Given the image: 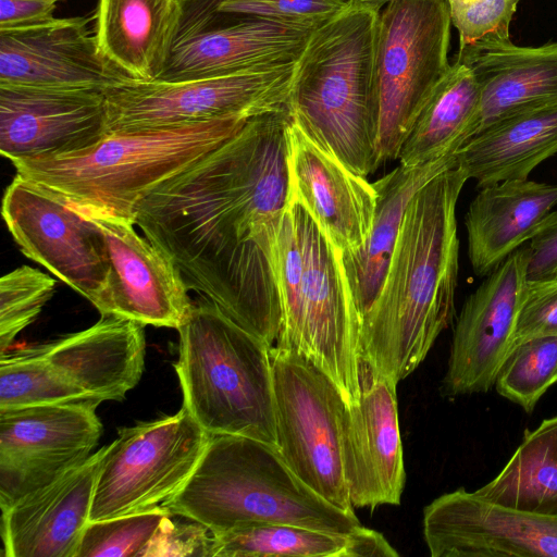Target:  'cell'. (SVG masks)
Here are the masks:
<instances>
[{
  "mask_svg": "<svg viewBox=\"0 0 557 557\" xmlns=\"http://www.w3.org/2000/svg\"><path fill=\"white\" fill-rule=\"evenodd\" d=\"M527 280H557V211L548 214L530 240Z\"/></svg>",
  "mask_w": 557,
  "mask_h": 557,
  "instance_id": "obj_39",
  "label": "cell"
},
{
  "mask_svg": "<svg viewBox=\"0 0 557 557\" xmlns=\"http://www.w3.org/2000/svg\"><path fill=\"white\" fill-rule=\"evenodd\" d=\"M106 122L104 91L0 85V152L11 162L88 148Z\"/></svg>",
  "mask_w": 557,
  "mask_h": 557,
  "instance_id": "obj_19",
  "label": "cell"
},
{
  "mask_svg": "<svg viewBox=\"0 0 557 557\" xmlns=\"http://www.w3.org/2000/svg\"><path fill=\"white\" fill-rule=\"evenodd\" d=\"M557 205V184L510 180L480 188L465 215L468 257L484 277L531 240Z\"/></svg>",
  "mask_w": 557,
  "mask_h": 557,
  "instance_id": "obj_25",
  "label": "cell"
},
{
  "mask_svg": "<svg viewBox=\"0 0 557 557\" xmlns=\"http://www.w3.org/2000/svg\"><path fill=\"white\" fill-rule=\"evenodd\" d=\"M212 533L194 520L176 521L168 513L158 525L141 557H211Z\"/></svg>",
  "mask_w": 557,
  "mask_h": 557,
  "instance_id": "obj_38",
  "label": "cell"
},
{
  "mask_svg": "<svg viewBox=\"0 0 557 557\" xmlns=\"http://www.w3.org/2000/svg\"><path fill=\"white\" fill-rule=\"evenodd\" d=\"M48 1L57 3L58 1H64V0H48Z\"/></svg>",
  "mask_w": 557,
  "mask_h": 557,
  "instance_id": "obj_42",
  "label": "cell"
},
{
  "mask_svg": "<svg viewBox=\"0 0 557 557\" xmlns=\"http://www.w3.org/2000/svg\"><path fill=\"white\" fill-rule=\"evenodd\" d=\"M528 247L496 267L468 296L458 315L441 392L446 397L487 393L515 346L527 286Z\"/></svg>",
  "mask_w": 557,
  "mask_h": 557,
  "instance_id": "obj_15",
  "label": "cell"
},
{
  "mask_svg": "<svg viewBox=\"0 0 557 557\" xmlns=\"http://www.w3.org/2000/svg\"><path fill=\"white\" fill-rule=\"evenodd\" d=\"M54 11L55 3L48 0H0V30L46 23Z\"/></svg>",
  "mask_w": 557,
  "mask_h": 557,
  "instance_id": "obj_40",
  "label": "cell"
},
{
  "mask_svg": "<svg viewBox=\"0 0 557 557\" xmlns=\"http://www.w3.org/2000/svg\"><path fill=\"white\" fill-rule=\"evenodd\" d=\"M55 281L38 269L22 265L0 280L1 354L29 325L52 297Z\"/></svg>",
  "mask_w": 557,
  "mask_h": 557,
  "instance_id": "obj_35",
  "label": "cell"
},
{
  "mask_svg": "<svg viewBox=\"0 0 557 557\" xmlns=\"http://www.w3.org/2000/svg\"><path fill=\"white\" fill-rule=\"evenodd\" d=\"M2 216L21 251L88 299L101 305L109 275L104 237L84 212L18 174L7 187Z\"/></svg>",
  "mask_w": 557,
  "mask_h": 557,
  "instance_id": "obj_12",
  "label": "cell"
},
{
  "mask_svg": "<svg viewBox=\"0 0 557 557\" xmlns=\"http://www.w3.org/2000/svg\"><path fill=\"white\" fill-rule=\"evenodd\" d=\"M296 63L175 82L129 79L104 91L107 134L252 117L285 108Z\"/></svg>",
  "mask_w": 557,
  "mask_h": 557,
  "instance_id": "obj_10",
  "label": "cell"
},
{
  "mask_svg": "<svg viewBox=\"0 0 557 557\" xmlns=\"http://www.w3.org/2000/svg\"><path fill=\"white\" fill-rule=\"evenodd\" d=\"M84 213L100 228L108 251L109 275L98 307L100 314H116L144 325L177 330L187 319L193 302L172 258L139 236L133 222Z\"/></svg>",
  "mask_w": 557,
  "mask_h": 557,
  "instance_id": "obj_18",
  "label": "cell"
},
{
  "mask_svg": "<svg viewBox=\"0 0 557 557\" xmlns=\"http://www.w3.org/2000/svg\"><path fill=\"white\" fill-rule=\"evenodd\" d=\"M474 492L503 506L557 516V414L525 430L499 473Z\"/></svg>",
  "mask_w": 557,
  "mask_h": 557,
  "instance_id": "obj_31",
  "label": "cell"
},
{
  "mask_svg": "<svg viewBox=\"0 0 557 557\" xmlns=\"http://www.w3.org/2000/svg\"><path fill=\"white\" fill-rule=\"evenodd\" d=\"M457 164V158L414 166L399 164L373 183L377 201L370 236L359 251L341 253L361 321L382 286L410 199L437 174Z\"/></svg>",
  "mask_w": 557,
  "mask_h": 557,
  "instance_id": "obj_28",
  "label": "cell"
},
{
  "mask_svg": "<svg viewBox=\"0 0 557 557\" xmlns=\"http://www.w3.org/2000/svg\"><path fill=\"white\" fill-rule=\"evenodd\" d=\"M290 197L309 213L343 255L367 243L377 194L366 180L315 145L293 121L288 126Z\"/></svg>",
  "mask_w": 557,
  "mask_h": 557,
  "instance_id": "obj_21",
  "label": "cell"
},
{
  "mask_svg": "<svg viewBox=\"0 0 557 557\" xmlns=\"http://www.w3.org/2000/svg\"><path fill=\"white\" fill-rule=\"evenodd\" d=\"M547 336H557V280L528 281L517 319L515 345Z\"/></svg>",
  "mask_w": 557,
  "mask_h": 557,
  "instance_id": "obj_37",
  "label": "cell"
},
{
  "mask_svg": "<svg viewBox=\"0 0 557 557\" xmlns=\"http://www.w3.org/2000/svg\"><path fill=\"white\" fill-rule=\"evenodd\" d=\"M107 449L1 511L7 557H76Z\"/></svg>",
  "mask_w": 557,
  "mask_h": 557,
  "instance_id": "obj_22",
  "label": "cell"
},
{
  "mask_svg": "<svg viewBox=\"0 0 557 557\" xmlns=\"http://www.w3.org/2000/svg\"><path fill=\"white\" fill-rule=\"evenodd\" d=\"M479 106L478 81L454 58L404 140L399 164L414 166L457 158L474 136Z\"/></svg>",
  "mask_w": 557,
  "mask_h": 557,
  "instance_id": "obj_29",
  "label": "cell"
},
{
  "mask_svg": "<svg viewBox=\"0 0 557 557\" xmlns=\"http://www.w3.org/2000/svg\"><path fill=\"white\" fill-rule=\"evenodd\" d=\"M42 356L90 397L122 401L145 366V325L103 314L90 327L38 346Z\"/></svg>",
  "mask_w": 557,
  "mask_h": 557,
  "instance_id": "obj_24",
  "label": "cell"
},
{
  "mask_svg": "<svg viewBox=\"0 0 557 557\" xmlns=\"http://www.w3.org/2000/svg\"><path fill=\"white\" fill-rule=\"evenodd\" d=\"M288 107L252 116L219 147L161 183L135 225L189 289L272 347L281 326L277 236L290 188Z\"/></svg>",
  "mask_w": 557,
  "mask_h": 557,
  "instance_id": "obj_1",
  "label": "cell"
},
{
  "mask_svg": "<svg viewBox=\"0 0 557 557\" xmlns=\"http://www.w3.org/2000/svg\"><path fill=\"white\" fill-rule=\"evenodd\" d=\"M396 557L387 540L363 525L332 532L281 523H263L212 534L211 557Z\"/></svg>",
  "mask_w": 557,
  "mask_h": 557,
  "instance_id": "obj_30",
  "label": "cell"
},
{
  "mask_svg": "<svg viewBox=\"0 0 557 557\" xmlns=\"http://www.w3.org/2000/svg\"><path fill=\"white\" fill-rule=\"evenodd\" d=\"M396 385L360 357L359 399L345 406L342 426L343 469L354 508L400 504L406 472Z\"/></svg>",
  "mask_w": 557,
  "mask_h": 557,
  "instance_id": "obj_17",
  "label": "cell"
},
{
  "mask_svg": "<svg viewBox=\"0 0 557 557\" xmlns=\"http://www.w3.org/2000/svg\"><path fill=\"white\" fill-rule=\"evenodd\" d=\"M181 18L180 0H98L94 35L100 53L133 81H158Z\"/></svg>",
  "mask_w": 557,
  "mask_h": 557,
  "instance_id": "obj_26",
  "label": "cell"
},
{
  "mask_svg": "<svg viewBox=\"0 0 557 557\" xmlns=\"http://www.w3.org/2000/svg\"><path fill=\"white\" fill-rule=\"evenodd\" d=\"M557 383V336L521 342L511 349L496 381L497 393L531 413Z\"/></svg>",
  "mask_w": 557,
  "mask_h": 557,
  "instance_id": "obj_33",
  "label": "cell"
},
{
  "mask_svg": "<svg viewBox=\"0 0 557 557\" xmlns=\"http://www.w3.org/2000/svg\"><path fill=\"white\" fill-rule=\"evenodd\" d=\"M168 513L166 508L159 506L144 512L89 521L76 557H141Z\"/></svg>",
  "mask_w": 557,
  "mask_h": 557,
  "instance_id": "obj_34",
  "label": "cell"
},
{
  "mask_svg": "<svg viewBox=\"0 0 557 557\" xmlns=\"http://www.w3.org/2000/svg\"><path fill=\"white\" fill-rule=\"evenodd\" d=\"M480 86L474 136L519 111L557 101V41L520 47L509 36H485L459 47Z\"/></svg>",
  "mask_w": 557,
  "mask_h": 557,
  "instance_id": "obj_23",
  "label": "cell"
},
{
  "mask_svg": "<svg viewBox=\"0 0 557 557\" xmlns=\"http://www.w3.org/2000/svg\"><path fill=\"white\" fill-rule=\"evenodd\" d=\"M161 506L212 534L263 523L345 533L362 527L305 484L275 446L231 434L211 435L186 483Z\"/></svg>",
  "mask_w": 557,
  "mask_h": 557,
  "instance_id": "obj_5",
  "label": "cell"
},
{
  "mask_svg": "<svg viewBox=\"0 0 557 557\" xmlns=\"http://www.w3.org/2000/svg\"><path fill=\"white\" fill-rule=\"evenodd\" d=\"M469 180L459 164L410 199L376 298L361 321V356L398 383L424 360L455 315L456 208Z\"/></svg>",
  "mask_w": 557,
  "mask_h": 557,
  "instance_id": "obj_2",
  "label": "cell"
},
{
  "mask_svg": "<svg viewBox=\"0 0 557 557\" xmlns=\"http://www.w3.org/2000/svg\"><path fill=\"white\" fill-rule=\"evenodd\" d=\"M98 401L0 409V508L50 484L84 462L102 424Z\"/></svg>",
  "mask_w": 557,
  "mask_h": 557,
  "instance_id": "obj_14",
  "label": "cell"
},
{
  "mask_svg": "<svg viewBox=\"0 0 557 557\" xmlns=\"http://www.w3.org/2000/svg\"><path fill=\"white\" fill-rule=\"evenodd\" d=\"M276 448L290 470L323 499L349 513L342 426L345 399L335 383L301 354L270 347Z\"/></svg>",
  "mask_w": 557,
  "mask_h": 557,
  "instance_id": "obj_9",
  "label": "cell"
},
{
  "mask_svg": "<svg viewBox=\"0 0 557 557\" xmlns=\"http://www.w3.org/2000/svg\"><path fill=\"white\" fill-rule=\"evenodd\" d=\"M450 27L446 0H393L381 10L376 48L380 164L398 159L413 123L447 73Z\"/></svg>",
  "mask_w": 557,
  "mask_h": 557,
  "instance_id": "obj_8",
  "label": "cell"
},
{
  "mask_svg": "<svg viewBox=\"0 0 557 557\" xmlns=\"http://www.w3.org/2000/svg\"><path fill=\"white\" fill-rule=\"evenodd\" d=\"M459 47L488 35L509 36V26L520 0H446Z\"/></svg>",
  "mask_w": 557,
  "mask_h": 557,
  "instance_id": "obj_36",
  "label": "cell"
},
{
  "mask_svg": "<svg viewBox=\"0 0 557 557\" xmlns=\"http://www.w3.org/2000/svg\"><path fill=\"white\" fill-rule=\"evenodd\" d=\"M250 117L228 116L177 127L110 133L66 154L12 161L16 174L76 209L135 224L140 201L236 134Z\"/></svg>",
  "mask_w": 557,
  "mask_h": 557,
  "instance_id": "obj_4",
  "label": "cell"
},
{
  "mask_svg": "<svg viewBox=\"0 0 557 557\" xmlns=\"http://www.w3.org/2000/svg\"><path fill=\"white\" fill-rule=\"evenodd\" d=\"M88 23L54 17L0 30V85L106 91L132 79L100 53Z\"/></svg>",
  "mask_w": 557,
  "mask_h": 557,
  "instance_id": "obj_20",
  "label": "cell"
},
{
  "mask_svg": "<svg viewBox=\"0 0 557 557\" xmlns=\"http://www.w3.org/2000/svg\"><path fill=\"white\" fill-rule=\"evenodd\" d=\"M210 437L184 405L174 414L120 428L100 466L89 521L161 506L186 483Z\"/></svg>",
  "mask_w": 557,
  "mask_h": 557,
  "instance_id": "obj_11",
  "label": "cell"
},
{
  "mask_svg": "<svg viewBox=\"0 0 557 557\" xmlns=\"http://www.w3.org/2000/svg\"><path fill=\"white\" fill-rule=\"evenodd\" d=\"M177 331L174 369L195 420L210 435L247 436L276 447L270 347L203 296Z\"/></svg>",
  "mask_w": 557,
  "mask_h": 557,
  "instance_id": "obj_6",
  "label": "cell"
},
{
  "mask_svg": "<svg viewBox=\"0 0 557 557\" xmlns=\"http://www.w3.org/2000/svg\"><path fill=\"white\" fill-rule=\"evenodd\" d=\"M302 259L299 298L281 324L274 345L290 348L322 370L346 405L359 399L361 317L352 298L341 252L304 207L289 196Z\"/></svg>",
  "mask_w": 557,
  "mask_h": 557,
  "instance_id": "obj_7",
  "label": "cell"
},
{
  "mask_svg": "<svg viewBox=\"0 0 557 557\" xmlns=\"http://www.w3.org/2000/svg\"><path fill=\"white\" fill-rule=\"evenodd\" d=\"M557 153V101L508 115L475 136L459 151L458 164L479 188L527 180Z\"/></svg>",
  "mask_w": 557,
  "mask_h": 557,
  "instance_id": "obj_27",
  "label": "cell"
},
{
  "mask_svg": "<svg viewBox=\"0 0 557 557\" xmlns=\"http://www.w3.org/2000/svg\"><path fill=\"white\" fill-rule=\"evenodd\" d=\"M79 401L101 403L55 369L38 346L1 354L0 409Z\"/></svg>",
  "mask_w": 557,
  "mask_h": 557,
  "instance_id": "obj_32",
  "label": "cell"
},
{
  "mask_svg": "<svg viewBox=\"0 0 557 557\" xmlns=\"http://www.w3.org/2000/svg\"><path fill=\"white\" fill-rule=\"evenodd\" d=\"M181 1L176 37L158 81L175 82L296 63L314 28Z\"/></svg>",
  "mask_w": 557,
  "mask_h": 557,
  "instance_id": "obj_13",
  "label": "cell"
},
{
  "mask_svg": "<svg viewBox=\"0 0 557 557\" xmlns=\"http://www.w3.org/2000/svg\"><path fill=\"white\" fill-rule=\"evenodd\" d=\"M432 557H557V516L493 503L463 487L423 509Z\"/></svg>",
  "mask_w": 557,
  "mask_h": 557,
  "instance_id": "obj_16",
  "label": "cell"
},
{
  "mask_svg": "<svg viewBox=\"0 0 557 557\" xmlns=\"http://www.w3.org/2000/svg\"><path fill=\"white\" fill-rule=\"evenodd\" d=\"M380 12L348 3L317 26L296 63L287 102L315 145L364 177L381 165Z\"/></svg>",
  "mask_w": 557,
  "mask_h": 557,
  "instance_id": "obj_3",
  "label": "cell"
},
{
  "mask_svg": "<svg viewBox=\"0 0 557 557\" xmlns=\"http://www.w3.org/2000/svg\"><path fill=\"white\" fill-rule=\"evenodd\" d=\"M344 3H358V4H366L370 7H374L379 10H382V8L389 3L393 0H342Z\"/></svg>",
  "mask_w": 557,
  "mask_h": 557,
  "instance_id": "obj_41",
  "label": "cell"
}]
</instances>
